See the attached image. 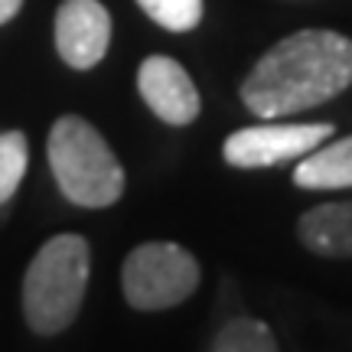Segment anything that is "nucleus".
Returning <instances> with one entry per match:
<instances>
[{
  "label": "nucleus",
  "mask_w": 352,
  "mask_h": 352,
  "mask_svg": "<svg viewBox=\"0 0 352 352\" xmlns=\"http://www.w3.org/2000/svg\"><path fill=\"white\" fill-rule=\"evenodd\" d=\"M352 85V39L333 30H297L274 43L241 82L254 118L274 121L327 104Z\"/></svg>",
  "instance_id": "1"
},
{
  "label": "nucleus",
  "mask_w": 352,
  "mask_h": 352,
  "mask_svg": "<svg viewBox=\"0 0 352 352\" xmlns=\"http://www.w3.org/2000/svg\"><path fill=\"white\" fill-rule=\"evenodd\" d=\"M91 274V248L76 232L52 235L23 274V320L36 336H59L76 323Z\"/></svg>",
  "instance_id": "2"
},
{
  "label": "nucleus",
  "mask_w": 352,
  "mask_h": 352,
  "mask_svg": "<svg viewBox=\"0 0 352 352\" xmlns=\"http://www.w3.org/2000/svg\"><path fill=\"white\" fill-rule=\"evenodd\" d=\"M46 153L56 186L72 206L108 209L124 196V166L114 157L111 144L98 134V127L85 118L63 114L50 127Z\"/></svg>",
  "instance_id": "3"
},
{
  "label": "nucleus",
  "mask_w": 352,
  "mask_h": 352,
  "mask_svg": "<svg viewBox=\"0 0 352 352\" xmlns=\"http://www.w3.org/2000/svg\"><path fill=\"white\" fill-rule=\"evenodd\" d=\"M199 280V261L173 241H144L121 264L124 300L140 314H160L179 307L196 294Z\"/></svg>",
  "instance_id": "4"
},
{
  "label": "nucleus",
  "mask_w": 352,
  "mask_h": 352,
  "mask_svg": "<svg viewBox=\"0 0 352 352\" xmlns=\"http://www.w3.org/2000/svg\"><path fill=\"white\" fill-rule=\"evenodd\" d=\"M336 127L329 121L320 124H254L228 134L222 144V157L239 170H264L287 160H300L320 144L333 138Z\"/></svg>",
  "instance_id": "5"
},
{
  "label": "nucleus",
  "mask_w": 352,
  "mask_h": 352,
  "mask_svg": "<svg viewBox=\"0 0 352 352\" xmlns=\"http://www.w3.org/2000/svg\"><path fill=\"white\" fill-rule=\"evenodd\" d=\"M111 13L101 0H63L56 10V52L69 69L88 72L108 56Z\"/></svg>",
  "instance_id": "6"
},
{
  "label": "nucleus",
  "mask_w": 352,
  "mask_h": 352,
  "mask_svg": "<svg viewBox=\"0 0 352 352\" xmlns=\"http://www.w3.org/2000/svg\"><path fill=\"white\" fill-rule=\"evenodd\" d=\"M138 91L164 124L186 127L199 118V88L170 56H147L138 69Z\"/></svg>",
  "instance_id": "7"
},
{
  "label": "nucleus",
  "mask_w": 352,
  "mask_h": 352,
  "mask_svg": "<svg viewBox=\"0 0 352 352\" xmlns=\"http://www.w3.org/2000/svg\"><path fill=\"white\" fill-rule=\"evenodd\" d=\"M297 235L303 248L320 258H352V199L307 209L297 222Z\"/></svg>",
  "instance_id": "8"
},
{
  "label": "nucleus",
  "mask_w": 352,
  "mask_h": 352,
  "mask_svg": "<svg viewBox=\"0 0 352 352\" xmlns=\"http://www.w3.org/2000/svg\"><path fill=\"white\" fill-rule=\"evenodd\" d=\"M294 186L300 189H352V134L327 140L297 160Z\"/></svg>",
  "instance_id": "9"
},
{
  "label": "nucleus",
  "mask_w": 352,
  "mask_h": 352,
  "mask_svg": "<svg viewBox=\"0 0 352 352\" xmlns=\"http://www.w3.org/2000/svg\"><path fill=\"white\" fill-rule=\"evenodd\" d=\"M209 352H280L271 327L254 316H235L215 333Z\"/></svg>",
  "instance_id": "10"
},
{
  "label": "nucleus",
  "mask_w": 352,
  "mask_h": 352,
  "mask_svg": "<svg viewBox=\"0 0 352 352\" xmlns=\"http://www.w3.org/2000/svg\"><path fill=\"white\" fill-rule=\"evenodd\" d=\"M30 166V140L23 131L0 134V202H7L20 189Z\"/></svg>",
  "instance_id": "11"
},
{
  "label": "nucleus",
  "mask_w": 352,
  "mask_h": 352,
  "mask_svg": "<svg viewBox=\"0 0 352 352\" xmlns=\"http://www.w3.org/2000/svg\"><path fill=\"white\" fill-rule=\"evenodd\" d=\"M138 7L170 33H189L202 23V0H138Z\"/></svg>",
  "instance_id": "12"
},
{
  "label": "nucleus",
  "mask_w": 352,
  "mask_h": 352,
  "mask_svg": "<svg viewBox=\"0 0 352 352\" xmlns=\"http://www.w3.org/2000/svg\"><path fill=\"white\" fill-rule=\"evenodd\" d=\"M20 7H23V0H0V26L10 23L13 16L20 13Z\"/></svg>",
  "instance_id": "13"
}]
</instances>
